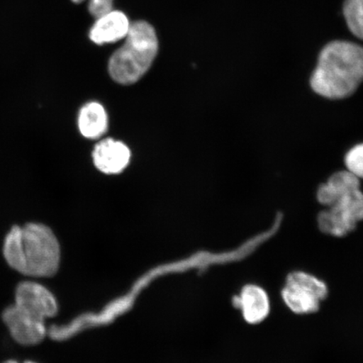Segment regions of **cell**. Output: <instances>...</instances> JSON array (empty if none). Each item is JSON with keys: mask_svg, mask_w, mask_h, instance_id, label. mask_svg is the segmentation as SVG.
<instances>
[{"mask_svg": "<svg viewBox=\"0 0 363 363\" xmlns=\"http://www.w3.org/2000/svg\"><path fill=\"white\" fill-rule=\"evenodd\" d=\"M363 82V47L347 40L325 45L310 84L314 92L331 101L351 97Z\"/></svg>", "mask_w": 363, "mask_h": 363, "instance_id": "6da1fadb", "label": "cell"}, {"mask_svg": "<svg viewBox=\"0 0 363 363\" xmlns=\"http://www.w3.org/2000/svg\"><path fill=\"white\" fill-rule=\"evenodd\" d=\"M4 256L8 264L21 274L47 278L56 274L61 251L49 227L29 223L12 227L4 240Z\"/></svg>", "mask_w": 363, "mask_h": 363, "instance_id": "7a4b0ae2", "label": "cell"}, {"mask_svg": "<svg viewBox=\"0 0 363 363\" xmlns=\"http://www.w3.org/2000/svg\"><path fill=\"white\" fill-rule=\"evenodd\" d=\"M158 47L156 30L151 24L145 21L131 23L124 45L108 62L112 79L122 85L136 83L152 65Z\"/></svg>", "mask_w": 363, "mask_h": 363, "instance_id": "3957f363", "label": "cell"}, {"mask_svg": "<svg viewBox=\"0 0 363 363\" xmlns=\"http://www.w3.org/2000/svg\"><path fill=\"white\" fill-rule=\"evenodd\" d=\"M363 220V192L360 189L339 195L317 216L321 233L335 238H344L355 230Z\"/></svg>", "mask_w": 363, "mask_h": 363, "instance_id": "277c9868", "label": "cell"}, {"mask_svg": "<svg viewBox=\"0 0 363 363\" xmlns=\"http://www.w3.org/2000/svg\"><path fill=\"white\" fill-rule=\"evenodd\" d=\"M328 294V286L323 280L306 272L294 271L286 278L281 295L294 314L308 315L319 311Z\"/></svg>", "mask_w": 363, "mask_h": 363, "instance_id": "5b68a950", "label": "cell"}, {"mask_svg": "<svg viewBox=\"0 0 363 363\" xmlns=\"http://www.w3.org/2000/svg\"><path fill=\"white\" fill-rule=\"evenodd\" d=\"M3 320L12 337L25 346L42 342L47 335L45 320L39 319L16 305L8 307L3 313Z\"/></svg>", "mask_w": 363, "mask_h": 363, "instance_id": "8992f818", "label": "cell"}, {"mask_svg": "<svg viewBox=\"0 0 363 363\" xmlns=\"http://www.w3.org/2000/svg\"><path fill=\"white\" fill-rule=\"evenodd\" d=\"M15 305L43 320L55 316L58 311L54 295L42 284L34 282H23L18 286Z\"/></svg>", "mask_w": 363, "mask_h": 363, "instance_id": "52a82bcc", "label": "cell"}, {"mask_svg": "<svg viewBox=\"0 0 363 363\" xmlns=\"http://www.w3.org/2000/svg\"><path fill=\"white\" fill-rule=\"evenodd\" d=\"M233 303L242 311L245 321L250 325L262 323L270 313L269 294L257 284L245 285L240 294L234 296Z\"/></svg>", "mask_w": 363, "mask_h": 363, "instance_id": "ba28073f", "label": "cell"}, {"mask_svg": "<svg viewBox=\"0 0 363 363\" xmlns=\"http://www.w3.org/2000/svg\"><path fill=\"white\" fill-rule=\"evenodd\" d=\"M130 152L123 143L111 138L95 146L93 159L95 167L106 174H117L128 166Z\"/></svg>", "mask_w": 363, "mask_h": 363, "instance_id": "9c48e42d", "label": "cell"}, {"mask_svg": "<svg viewBox=\"0 0 363 363\" xmlns=\"http://www.w3.org/2000/svg\"><path fill=\"white\" fill-rule=\"evenodd\" d=\"M130 26L128 17L123 12L112 11L98 18L89 31V38L99 45L116 43L125 38Z\"/></svg>", "mask_w": 363, "mask_h": 363, "instance_id": "30bf717a", "label": "cell"}, {"mask_svg": "<svg viewBox=\"0 0 363 363\" xmlns=\"http://www.w3.org/2000/svg\"><path fill=\"white\" fill-rule=\"evenodd\" d=\"M360 188V179L355 175L347 169L339 171L319 186L316 193L317 201L322 206L328 207L339 195Z\"/></svg>", "mask_w": 363, "mask_h": 363, "instance_id": "8fae6325", "label": "cell"}, {"mask_svg": "<svg viewBox=\"0 0 363 363\" xmlns=\"http://www.w3.org/2000/svg\"><path fill=\"white\" fill-rule=\"evenodd\" d=\"M79 128L81 134L89 139H97L106 133L108 116L101 104L91 102L82 107Z\"/></svg>", "mask_w": 363, "mask_h": 363, "instance_id": "7c38bea8", "label": "cell"}, {"mask_svg": "<svg viewBox=\"0 0 363 363\" xmlns=\"http://www.w3.org/2000/svg\"><path fill=\"white\" fill-rule=\"evenodd\" d=\"M343 15L348 29L363 40V0H345Z\"/></svg>", "mask_w": 363, "mask_h": 363, "instance_id": "4fadbf2b", "label": "cell"}, {"mask_svg": "<svg viewBox=\"0 0 363 363\" xmlns=\"http://www.w3.org/2000/svg\"><path fill=\"white\" fill-rule=\"evenodd\" d=\"M345 165L347 171L360 180L363 179V143L349 150L345 156Z\"/></svg>", "mask_w": 363, "mask_h": 363, "instance_id": "5bb4252c", "label": "cell"}, {"mask_svg": "<svg viewBox=\"0 0 363 363\" xmlns=\"http://www.w3.org/2000/svg\"><path fill=\"white\" fill-rule=\"evenodd\" d=\"M84 0H72L74 4H80ZM113 0H90L89 11L94 18L101 17L113 11Z\"/></svg>", "mask_w": 363, "mask_h": 363, "instance_id": "9a60e30c", "label": "cell"}, {"mask_svg": "<svg viewBox=\"0 0 363 363\" xmlns=\"http://www.w3.org/2000/svg\"><path fill=\"white\" fill-rule=\"evenodd\" d=\"M4 363H19V362H18L16 361H13V360H10V361H7V362H4Z\"/></svg>", "mask_w": 363, "mask_h": 363, "instance_id": "2e32d148", "label": "cell"}, {"mask_svg": "<svg viewBox=\"0 0 363 363\" xmlns=\"http://www.w3.org/2000/svg\"><path fill=\"white\" fill-rule=\"evenodd\" d=\"M25 363H36V362H31V361H27V362H25Z\"/></svg>", "mask_w": 363, "mask_h": 363, "instance_id": "e0dca14e", "label": "cell"}]
</instances>
